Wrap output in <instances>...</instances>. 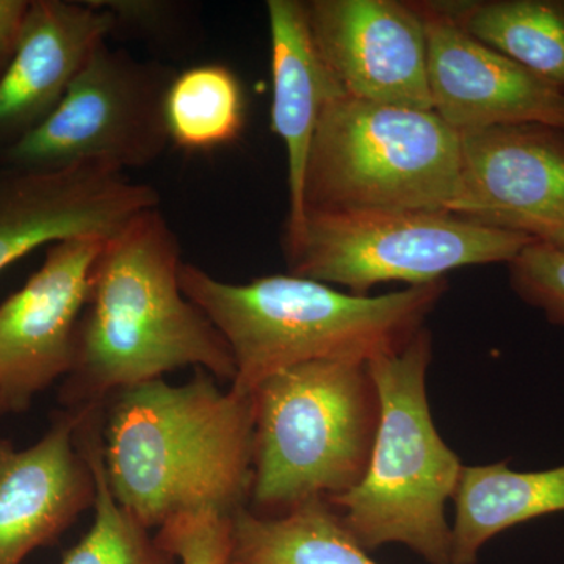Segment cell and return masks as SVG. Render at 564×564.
Segmentation results:
<instances>
[{
  "label": "cell",
  "mask_w": 564,
  "mask_h": 564,
  "mask_svg": "<svg viewBox=\"0 0 564 564\" xmlns=\"http://www.w3.org/2000/svg\"><path fill=\"white\" fill-rule=\"evenodd\" d=\"M181 247L161 206L106 240L93 267L76 358L58 400L65 410L106 406L122 391L196 367L231 383L228 344L181 288Z\"/></svg>",
  "instance_id": "obj_1"
},
{
  "label": "cell",
  "mask_w": 564,
  "mask_h": 564,
  "mask_svg": "<svg viewBox=\"0 0 564 564\" xmlns=\"http://www.w3.org/2000/svg\"><path fill=\"white\" fill-rule=\"evenodd\" d=\"M252 445V397L221 391L204 370L180 386L148 381L104 406L107 484L150 530L181 518H232L248 508Z\"/></svg>",
  "instance_id": "obj_2"
},
{
  "label": "cell",
  "mask_w": 564,
  "mask_h": 564,
  "mask_svg": "<svg viewBox=\"0 0 564 564\" xmlns=\"http://www.w3.org/2000/svg\"><path fill=\"white\" fill-rule=\"evenodd\" d=\"M180 281L228 344L236 366L229 389L243 397L300 364H367L403 350L447 291L443 280L386 295H355L291 273L234 284L187 262Z\"/></svg>",
  "instance_id": "obj_3"
},
{
  "label": "cell",
  "mask_w": 564,
  "mask_h": 564,
  "mask_svg": "<svg viewBox=\"0 0 564 564\" xmlns=\"http://www.w3.org/2000/svg\"><path fill=\"white\" fill-rule=\"evenodd\" d=\"M432 336L367 362L380 397V425L362 480L333 497L345 527L367 552L403 544L429 564H451L445 503L462 477L458 455L434 426L426 395Z\"/></svg>",
  "instance_id": "obj_4"
},
{
  "label": "cell",
  "mask_w": 564,
  "mask_h": 564,
  "mask_svg": "<svg viewBox=\"0 0 564 564\" xmlns=\"http://www.w3.org/2000/svg\"><path fill=\"white\" fill-rule=\"evenodd\" d=\"M251 397L254 451L248 510L280 516L359 485L381 413L367 364H300L267 378Z\"/></svg>",
  "instance_id": "obj_5"
},
{
  "label": "cell",
  "mask_w": 564,
  "mask_h": 564,
  "mask_svg": "<svg viewBox=\"0 0 564 564\" xmlns=\"http://www.w3.org/2000/svg\"><path fill=\"white\" fill-rule=\"evenodd\" d=\"M459 132L434 110L334 93L323 106L304 177L311 212H451Z\"/></svg>",
  "instance_id": "obj_6"
},
{
  "label": "cell",
  "mask_w": 564,
  "mask_h": 564,
  "mask_svg": "<svg viewBox=\"0 0 564 564\" xmlns=\"http://www.w3.org/2000/svg\"><path fill=\"white\" fill-rule=\"evenodd\" d=\"M524 234L486 228L451 212H311L284 234L291 274L367 295L375 285L443 281L469 265L513 261Z\"/></svg>",
  "instance_id": "obj_7"
},
{
  "label": "cell",
  "mask_w": 564,
  "mask_h": 564,
  "mask_svg": "<svg viewBox=\"0 0 564 564\" xmlns=\"http://www.w3.org/2000/svg\"><path fill=\"white\" fill-rule=\"evenodd\" d=\"M172 79L161 66L104 43L50 117L9 144L2 161L24 170L150 165L170 143L165 95Z\"/></svg>",
  "instance_id": "obj_8"
},
{
  "label": "cell",
  "mask_w": 564,
  "mask_h": 564,
  "mask_svg": "<svg viewBox=\"0 0 564 564\" xmlns=\"http://www.w3.org/2000/svg\"><path fill=\"white\" fill-rule=\"evenodd\" d=\"M104 243L101 237L52 243L40 269L0 304V419L28 410L68 377Z\"/></svg>",
  "instance_id": "obj_9"
},
{
  "label": "cell",
  "mask_w": 564,
  "mask_h": 564,
  "mask_svg": "<svg viewBox=\"0 0 564 564\" xmlns=\"http://www.w3.org/2000/svg\"><path fill=\"white\" fill-rule=\"evenodd\" d=\"M306 14L315 51L344 95L433 110L429 40L417 2L311 0Z\"/></svg>",
  "instance_id": "obj_10"
},
{
  "label": "cell",
  "mask_w": 564,
  "mask_h": 564,
  "mask_svg": "<svg viewBox=\"0 0 564 564\" xmlns=\"http://www.w3.org/2000/svg\"><path fill=\"white\" fill-rule=\"evenodd\" d=\"M451 214L536 240L563 231L564 131L500 124L459 132V184Z\"/></svg>",
  "instance_id": "obj_11"
},
{
  "label": "cell",
  "mask_w": 564,
  "mask_h": 564,
  "mask_svg": "<svg viewBox=\"0 0 564 564\" xmlns=\"http://www.w3.org/2000/svg\"><path fill=\"white\" fill-rule=\"evenodd\" d=\"M161 206L154 187L106 165L0 173V272L36 248L77 237L109 240Z\"/></svg>",
  "instance_id": "obj_12"
},
{
  "label": "cell",
  "mask_w": 564,
  "mask_h": 564,
  "mask_svg": "<svg viewBox=\"0 0 564 564\" xmlns=\"http://www.w3.org/2000/svg\"><path fill=\"white\" fill-rule=\"evenodd\" d=\"M419 3V2H417ZM433 110L458 132L500 124L564 131V95L464 31L444 2L419 3Z\"/></svg>",
  "instance_id": "obj_13"
},
{
  "label": "cell",
  "mask_w": 564,
  "mask_h": 564,
  "mask_svg": "<svg viewBox=\"0 0 564 564\" xmlns=\"http://www.w3.org/2000/svg\"><path fill=\"white\" fill-rule=\"evenodd\" d=\"M77 411H62L39 443L22 451L0 437V564H21L54 544L95 505V475L77 444Z\"/></svg>",
  "instance_id": "obj_14"
},
{
  "label": "cell",
  "mask_w": 564,
  "mask_h": 564,
  "mask_svg": "<svg viewBox=\"0 0 564 564\" xmlns=\"http://www.w3.org/2000/svg\"><path fill=\"white\" fill-rule=\"evenodd\" d=\"M117 28L91 0H33L20 46L0 77V140L11 144L46 120Z\"/></svg>",
  "instance_id": "obj_15"
},
{
  "label": "cell",
  "mask_w": 564,
  "mask_h": 564,
  "mask_svg": "<svg viewBox=\"0 0 564 564\" xmlns=\"http://www.w3.org/2000/svg\"><path fill=\"white\" fill-rule=\"evenodd\" d=\"M267 11L272 40V129L288 152L289 215L284 234H289L304 220V177L318 118L329 96L340 90L315 51L306 2L269 0Z\"/></svg>",
  "instance_id": "obj_16"
},
{
  "label": "cell",
  "mask_w": 564,
  "mask_h": 564,
  "mask_svg": "<svg viewBox=\"0 0 564 564\" xmlns=\"http://www.w3.org/2000/svg\"><path fill=\"white\" fill-rule=\"evenodd\" d=\"M454 502L451 564H475L497 534L564 511V466L536 473L511 470L507 462L464 466Z\"/></svg>",
  "instance_id": "obj_17"
},
{
  "label": "cell",
  "mask_w": 564,
  "mask_h": 564,
  "mask_svg": "<svg viewBox=\"0 0 564 564\" xmlns=\"http://www.w3.org/2000/svg\"><path fill=\"white\" fill-rule=\"evenodd\" d=\"M228 563L378 564L326 499L306 500L280 516L237 511Z\"/></svg>",
  "instance_id": "obj_18"
},
{
  "label": "cell",
  "mask_w": 564,
  "mask_h": 564,
  "mask_svg": "<svg viewBox=\"0 0 564 564\" xmlns=\"http://www.w3.org/2000/svg\"><path fill=\"white\" fill-rule=\"evenodd\" d=\"M459 25L564 95V0L448 2Z\"/></svg>",
  "instance_id": "obj_19"
},
{
  "label": "cell",
  "mask_w": 564,
  "mask_h": 564,
  "mask_svg": "<svg viewBox=\"0 0 564 564\" xmlns=\"http://www.w3.org/2000/svg\"><path fill=\"white\" fill-rule=\"evenodd\" d=\"M76 440L87 456L95 475V519L79 543L70 547L61 564H177L180 560L166 552L150 536L139 519L115 499L102 456L104 408H82Z\"/></svg>",
  "instance_id": "obj_20"
},
{
  "label": "cell",
  "mask_w": 564,
  "mask_h": 564,
  "mask_svg": "<svg viewBox=\"0 0 564 564\" xmlns=\"http://www.w3.org/2000/svg\"><path fill=\"white\" fill-rule=\"evenodd\" d=\"M170 141L210 151L239 139L245 124L242 85L223 65H199L173 76L165 95Z\"/></svg>",
  "instance_id": "obj_21"
},
{
  "label": "cell",
  "mask_w": 564,
  "mask_h": 564,
  "mask_svg": "<svg viewBox=\"0 0 564 564\" xmlns=\"http://www.w3.org/2000/svg\"><path fill=\"white\" fill-rule=\"evenodd\" d=\"M508 265L516 295L543 311L549 322L564 326V251L536 240Z\"/></svg>",
  "instance_id": "obj_22"
},
{
  "label": "cell",
  "mask_w": 564,
  "mask_h": 564,
  "mask_svg": "<svg viewBox=\"0 0 564 564\" xmlns=\"http://www.w3.org/2000/svg\"><path fill=\"white\" fill-rule=\"evenodd\" d=\"M96 7L109 11L117 25L126 24L141 31H163L172 20L176 6L158 0H91Z\"/></svg>",
  "instance_id": "obj_23"
},
{
  "label": "cell",
  "mask_w": 564,
  "mask_h": 564,
  "mask_svg": "<svg viewBox=\"0 0 564 564\" xmlns=\"http://www.w3.org/2000/svg\"><path fill=\"white\" fill-rule=\"evenodd\" d=\"M29 10V0H0V77L9 68L20 46Z\"/></svg>",
  "instance_id": "obj_24"
},
{
  "label": "cell",
  "mask_w": 564,
  "mask_h": 564,
  "mask_svg": "<svg viewBox=\"0 0 564 564\" xmlns=\"http://www.w3.org/2000/svg\"><path fill=\"white\" fill-rule=\"evenodd\" d=\"M181 564H226V549L209 536H193L181 541L174 549Z\"/></svg>",
  "instance_id": "obj_25"
},
{
  "label": "cell",
  "mask_w": 564,
  "mask_h": 564,
  "mask_svg": "<svg viewBox=\"0 0 564 564\" xmlns=\"http://www.w3.org/2000/svg\"><path fill=\"white\" fill-rule=\"evenodd\" d=\"M541 242L551 243L552 247L558 248L564 251V229L563 231L556 232L555 236L549 237L547 240H541Z\"/></svg>",
  "instance_id": "obj_26"
},
{
  "label": "cell",
  "mask_w": 564,
  "mask_h": 564,
  "mask_svg": "<svg viewBox=\"0 0 564 564\" xmlns=\"http://www.w3.org/2000/svg\"><path fill=\"white\" fill-rule=\"evenodd\" d=\"M226 564H229V563H226Z\"/></svg>",
  "instance_id": "obj_27"
}]
</instances>
